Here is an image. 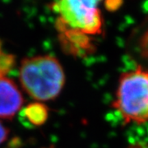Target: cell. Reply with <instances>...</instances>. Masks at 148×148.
<instances>
[{
	"mask_svg": "<svg viewBox=\"0 0 148 148\" xmlns=\"http://www.w3.org/2000/svg\"><path fill=\"white\" fill-rule=\"evenodd\" d=\"M123 3L121 1H108L106 3V8L110 11L117 10Z\"/></svg>",
	"mask_w": 148,
	"mask_h": 148,
	"instance_id": "cell-8",
	"label": "cell"
},
{
	"mask_svg": "<svg viewBox=\"0 0 148 148\" xmlns=\"http://www.w3.org/2000/svg\"><path fill=\"white\" fill-rule=\"evenodd\" d=\"M50 148H52V147H50Z\"/></svg>",
	"mask_w": 148,
	"mask_h": 148,
	"instance_id": "cell-9",
	"label": "cell"
},
{
	"mask_svg": "<svg viewBox=\"0 0 148 148\" xmlns=\"http://www.w3.org/2000/svg\"><path fill=\"white\" fill-rule=\"evenodd\" d=\"M58 34V40L65 53L75 57H85L94 51L95 45L92 37L66 27L55 26Z\"/></svg>",
	"mask_w": 148,
	"mask_h": 148,
	"instance_id": "cell-5",
	"label": "cell"
},
{
	"mask_svg": "<svg viewBox=\"0 0 148 148\" xmlns=\"http://www.w3.org/2000/svg\"><path fill=\"white\" fill-rule=\"evenodd\" d=\"M98 5V1L63 0L51 3L49 8L57 15L55 26L92 37L103 32V18Z\"/></svg>",
	"mask_w": 148,
	"mask_h": 148,
	"instance_id": "cell-3",
	"label": "cell"
},
{
	"mask_svg": "<svg viewBox=\"0 0 148 148\" xmlns=\"http://www.w3.org/2000/svg\"><path fill=\"white\" fill-rule=\"evenodd\" d=\"M112 106L124 123H148V70L138 67L119 76Z\"/></svg>",
	"mask_w": 148,
	"mask_h": 148,
	"instance_id": "cell-2",
	"label": "cell"
},
{
	"mask_svg": "<svg viewBox=\"0 0 148 148\" xmlns=\"http://www.w3.org/2000/svg\"><path fill=\"white\" fill-rule=\"evenodd\" d=\"M10 134V130L8 127L0 122V145L5 142Z\"/></svg>",
	"mask_w": 148,
	"mask_h": 148,
	"instance_id": "cell-7",
	"label": "cell"
},
{
	"mask_svg": "<svg viewBox=\"0 0 148 148\" xmlns=\"http://www.w3.org/2000/svg\"><path fill=\"white\" fill-rule=\"evenodd\" d=\"M24 116L32 125L40 127L44 125L48 120L49 110L42 102L35 101L28 104L24 108Z\"/></svg>",
	"mask_w": 148,
	"mask_h": 148,
	"instance_id": "cell-6",
	"label": "cell"
},
{
	"mask_svg": "<svg viewBox=\"0 0 148 148\" xmlns=\"http://www.w3.org/2000/svg\"><path fill=\"white\" fill-rule=\"evenodd\" d=\"M18 76L23 90L36 101L42 103L56 99L66 82L61 63L49 54L23 58Z\"/></svg>",
	"mask_w": 148,
	"mask_h": 148,
	"instance_id": "cell-1",
	"label": "cell"
},
{
	"mask_svg": "<svg viewBox=\"0 0 148 148\" xmlns=\"http://www.w3.org/2000/svg\"><path fill=\"white\" fill-rule=\"evenodd\" d=\"M24 104L18 86L7 75L0 74V119L10 120Z\"/></svg>",
	"mask_w": 148,
	"mask_h": 148,
	"instance_id": "cell-4",
	"label": "cell"
}]
</instances>
